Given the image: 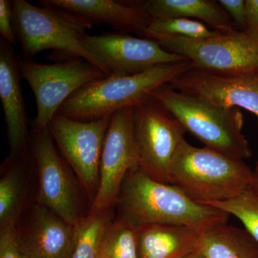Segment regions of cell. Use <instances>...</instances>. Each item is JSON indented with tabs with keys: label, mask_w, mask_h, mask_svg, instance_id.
<instances>
[{
	"label": "cell",
	"mask_w": 258,
	"mask_h": 258,
	"mask_svg": "<svg viewBox=\"0 0 258 258\" xmlns=\"http://www.w3.org/2000/svg\"><path fill=\"white\" fill-rule=\"evenodd\" d=\"M115 204L120 217L137 228L168 224L187 226L202 232L227 223L230 216L194 201L174 185L153 179L139 166L125 176Z\"/></svg>",
	"instance_id": "1"
},
{
	"label": "cell",
	"mask_w": 258,
	"mask_h": 258,
	"mask_svg": "<svg viewBox=\"0 0 258 258\" xmlns=\"http://www.w3.org/2000/svg\"><path fill=\"white\" fill-rule=\"evenodd\" d=\"M192 68L186 60L158 64L130 76L110 75L95 80L68 98L57 114L81 121L111 117L120 109L147 101L154 90L169 84Z\"/></svg>",
	"instance_id": "2"
},
{
	"label": "cell",
	"mask_w": 258,
	"mask_h": 258,
	"mask_svg": "<svg viewBox=\"0 0 258 258\" xmlns=\"http://www.w3.org/2000/svg\"><path fill=\"white\" fill-rule=\"evenodd\" d=\"M151 96L205 147L240 160L252 156L250 145L242 133L244 117L240 108L218 106L201 97L177 91L169 84L154 90Z\"/></svg>",
	"instance_id": "3"
},
{
	"label": "cell",
	"mask_w": 258,
	"mask_h": 258,
	"mask_svg": "<svg viewBox=\"0 0 258 258\" xmlns=\"http://www.w3.org/2000/svg\"><path fill=\"white\" fill-rule=\"evenodd\" d=\"M252 176L253 170L243 160L184 140L171 165L170 184L205 204L235 198L250 186Z\"/></svg>",
	"instance_id": "4"
},
{
	"label": "cell",
	"mask_w": 258,
	"mask_h": 258,
	"mask_svg": "<svg viewBox=\"0 0 258 258\" xmlns=\"http://www.w3.org/2000/svg\"><path fill=\"white\" fill-rule=\"evenodd\" d=\"M13 2V25L25 60L52 50L70 59H83L109 76L106 69L81 42L86 28L55 10L37 8L25 0Z\"/></svg>",
	"instance_id": "5"
},
{
	"label": "cell",
	"mask_w": 258,
	"mask_h": 258,
	"mask_svg": "<svg viewBox=\"0 0 258 258\" xmlns=\"http://www.w3.org/2000/svg\"><path fill=\"white\" fill-rule=\"evenodd\" d=\"M186 129L155 98L134 107L133 138L138 166L149 177L170 184L171 165Z\"/></svg>",
	"instance_id": "6"
},
{
	"label": "cell",
	"mask_w": 258,
	"mask_h": 258,
	"mask_svg": "<svg viewBox=\"0 0 258 258\" xmlns=\"http://www.w3.org/2000/svg\"><path fill=\"white\" fill-rule=\"evenodd\" d=\"M153 40L166 50L187 59L194 69L225 75L258 73V41L245 31L203 40L164 35Z\"/></svg>",
	"instance_id": "7"
},
{
	"label": "cell",
	"mask_w": 258,
	"mask_h": 258,
	"mask_svg": "<svg viewBox=\"0 0 258 258\" xmlns=\"http://www.w3.org/2000/svg\"><path fill=\"white\" fill-rule=\"evenodd\" d=\"M20 75L31 88L37 103L32 126L48 128L51 120L68 98L85 85L106 75L83 59L53 64L19 60Z\"/></svg>",
	"instance_id": "8"
},
{
	"label": "cell",
	"mask_w": 258,
	"mask_h": 258,
	"mask_svg": "<svg viewBox=\"0 0 258 258\" xmlns=\"http://www.w3.org/2000/svg\"><path fill=\"white\" fill-rule=\"evenodd\" d=\"M30 151L38 176L37 203L50 209L70 225L79 227L83 217L77 189L55 147L49 128L32 126Z\"/></svg>",
	"instance_id": "9"
},
{
	"label": "cell",
	"mask_w": 258,
	"mask_h": 258,
	"mask_svg": "<svg viewBox=\"0 0 258 258\" xmlns=\"http://www.w3.org/2000/svg\"><path fill=\"white\" fill-rule=\"evenodd\" d=\"M111 118L81 121L56 114L48 127L93 202L99 185L102 149Z\"/></svg>",
	"instance_id": "10"
},
{
	"label": "cell",
	"mask_w": 258,
	"mask_h": 258,
	"mask_svg": "<svg viewBox=\"0 0 258 258\" xmlns=\"http://www.w3.org/2000/svg\"><path fill=\"white\" fill-rule=\"evenodd\" d=\"M81 42L114 76L139 74L158 64L187 60L166 50L156 40L127 33L84 34Z\"/></svg>",
	"instance_id": "11"
},
{
	"label": "cell",
	"mask_w": 258,
	"mask_h": 258,
	"mask_svg": "<svg viewBox=\"0 0 258 258\" xmlns=\"http://www.w3.org/2000/svg\"><path fill=\"white\" fill-rule=\"evenodd\" d=\"M134 107L112 115L100 163L99 185L93 211L108 210L116 203L125 176L138 166L133 138Z\"/></svg>",
	"instance_id": "12"
},
{
	"label": "cell",
	"mask_w": 258,
	"mask_h": 258,
	"mask_svg": "<svg viewBox=\"0 0 258 258\" xmlns=\"http://www.w3.org/2000/svg\"><path fill=\"white\" fill-rule=\"evenodd\" d=\"M19 245L27 258H71L78 227L39 203L23 212L16 224Z\"/></svg>",
	"instance_id": "13"
},
{
	"label": "cell",
	"mask_w": 258,
	"mask_h": 258,
	"mask_svg": "<svg viewBox=\"0 0 258 258\" xmlns=\"http://www.w3.org/2000/svg\"><path fill=\"white\" fill-rule=\"evenodd\" d=\"M169 85L218 106L244 108L258 117V73L225 75L192 68Z\"/></svg>",
	"instance_id": "14"
},
{
	"label": "cell",
	"mask_w": 258,
	"mask_h": 258,
	"mask_svg": "<svg viewBox=\"0 0 258 258\" xmlns=\"http://www.w3.org/2000/svg\"><path fill=\"white\" fill-rule=\"evenodd\" d=\"M42 8L66 15L86 29L108 24L123 33L147 37L152 18L131 1L113 0H41Z\"/></svg>",
	"instance_id": "15"
},
{
	"label": "cell",
	"mask_w": 258,
	"mask_h": 258,
	"mask_svg": "<svg viewBox=\"0 0 258 258\" xmlns=\"http://www.w3.org/2000/svg\"><path fill=\"white\" fill-rule=\"evenodd\" d=\"M19 60L12 44L0 39V100L8 131L10 156L30 151L28 118L22 92Z\"/></svg>",
	"instance_id": "16"
},
{
	"label": "cell",
	"mask_w": 258,
	"mask_h": 258,
	"mask_svg": "<svg viewBox=\"0 0 258 258\" xmlns=\"http://www.w3.org/2000/svg\"><path fill=\"white\" fill-rule=\"evenodd\" d=\"M137 229L139 258H184L200 251L201 231L187 226L152 224Z\"/></svg>",
	"instance_id": "17"
},
{
	"label": "cell",
	"mask_w": 258,
	"mask_h": 258,
	"mask_svg": "<svg viewBox=\"0 0 258 258\" xmlns=\"http://www.w3.org/2000/svg\"><path fill=\"white\" fill-rule=\"evenodd\" d=\"M152 19L188 18L203 22L224 34L239 31L230 15L215 0H134Z\"/></svg>",
	"instance_id": "18"
},
{
	"label": "cell",
	"mask_w": 258,
	"mask_h": 258,
	"mask_svg": "<svg viewBox=\"0 0 258 258\" xmlns=\"http://www.w3.org/2000/svg\"><path fill=\"white\" fill-rule=\"evenodd\" d=\"M32 164L30 151L22 155L10 156L3 165L0 179V227L18 223L25 211L26 176Z\"/></svg>",
	"instance_id": "19"
},
{
	"label": "cell",
	"mask_w": 258,
	"mask_h": 258,
	"mask_svg": "<svg viewBox=\"0 0 258 258\" xmlns=\"http://www.w3.org/2000/svg\"><path fill=\"white\" fill-rule=\"evenodd\" d=\"M200 251L206 258H258V243L245 230L226 223L201 232Z\"/></svg>",
	"instance_id": "20"
},
{
	"label": "cell",
	"mask_w": 258,
	"mask_h": 258,
	"mask_svg": "<svg viewBox=\"0 0 258 258\" xmlns=\"http://www.w3.org/2000/svg\"><path fill=\"white\" fill-rule=\"evenodd\" d=\"M110 209L91 211L78 227L77 239L71 258H98L104 236L111 225Z\"/></svg>",
	"instance_id": "21"
},
{
	"label": "cell",
	"mask_w": 258,
	"mask_h": 258,
	"mask_svg": "<svg viewBox=\"0 0 258 258\" xmlns=\"http://www.w3.org/2000/svg\"><path fill=\"white\" fill-rule=\"evenodd\" d=\"M98 258H139L137 229L123 217L108 227Z\"/></svg>",
	"instance_id": "22"
},
{
	"label": "cell",
	"mask_w": 258,
	"mask_h": 258,
	"mask_svg": "<svg viewBox=\"0 0 258 258\" xmlns=\"http://www.w3.org/2000/svg\"><path fill=\"white\" fill-rule=\"evenodd\" d=\"M222 32L210 29L198 20L188 18L152 19L148 28L147 38L159 35L203 40L218 36Z\"/></svg>",
	"instance_id": "23"
},
{
	"label": "cell",
	"mask_w": 258,
	"mask_h": 258,
	"mask_svg": "<svg viewBox=\"0 0 258 258\" xmlns=\"http://www.w3.org/2000/svg\"><path fill=\"white\" fill-rule=\"evenodd\" d=\"M203 205L213 207L233 215L242 222L244 230L258 243V195L251 189L250 186L230 200Z\"/></svg>",
	"instance_id": "24"
},
{
	"label": "cell",
	"mask_w": 258,
	"mask_h": 258,
	"mask_svg": "<svg viewBox=\"0 0 258 258\" xmlns=\"http://www.w3.org/2000/svg\"><path fill=\"white\" fill-rule=\"evenodd\" d=\"M0 258H27L19 245L15 224L0 227Z\"/></svg>",
	"instance_id": "25"
},
{
	"label": "cell",
	"mask_w": 258,
	"mask_h": 258,
	"mask_svg": "<svg viewBox=\"0 0 258 258\" xmlns=\"http://www.w3.org/2000/svg\"><path fill=\"white\" fill-rule=\"evenodd\" d=\"M13 2L0 0V33L12 45L16 43V34L13 25Z\"/></svg>",
	"instance_id": "26"
},
{
	"label": "cell",
	"mask_w": 258,
	"mask_h": 258,
	"mask_svg": "<svg viewBox=\"0 0 258 258\" xmlns=\"http://www.w3.org/2000/svg\"><path fill=\"white\" fill-rule=\"evenodd\" d=\"M239 31H245L247 25L245 0H219Z\"/></svg>",
	"instance_id": "27"
},
{
	"label": "cell",
	"mask_w": 258,
	"mask_h": 258,
	"mask_svg": "<svg viewBox=\"0 0 258 258\" xmlns=\"http://www.w3.org/2000/svg\"><path fill=\"white\" fill-rule=\"evenodd\" d=\"M246 25L245 32L258 41V0H245Z\"/></svg>",
	"instance_id": "28"
},
{
	"label": "cell",
	"mask_w": 258,
	"mask_h": 258,
	"mask_svg": "<svg viewBox=\"0 0 258 258\" xmlns=\"http://www.w3.org/2000/svg\"><path fill=\"white\" fill-rule=\"evenodd\" d=\"M250 188L258 195V162L253 170V176H252Z\"/></svg>",
	"instance_id": "29"
},
{
	"label": "cell",
	"mask_w": 258,
	"mask_h": 258,
	"mask_svg": "<svg viewBox=\"0 0 258 258\" xmlns=\"http://www.w3.org/2000/svg\"><path fill=\"white\" fill-rule=\"evenodd\" d=\"M184 258H206L205 256L203 255V254L200 251H198V252H195V253L190 254V255L187 256V257Z\"/></svg>",
	"instance_id": "30"
}]
</instances>
